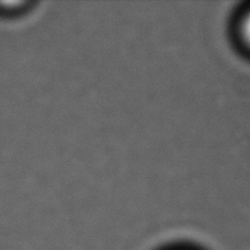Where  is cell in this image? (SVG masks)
<instances>
[{
  "instance_id": "1",
  "label": "cell",
  "mask_w": 250,
  "mask_h": 250,
  "mask_svg": "<svg viewBox=\"0 0 250 250\" xmlns=\"http://www.w3.org/2000/svg\"><path fill=\"white\" fill-rule=\"evenodd\" d=\"M241 36L244 43L250 48V11L247 12L246 16L243 17L241 22Z\"/></svg>"
}]
</instances>
